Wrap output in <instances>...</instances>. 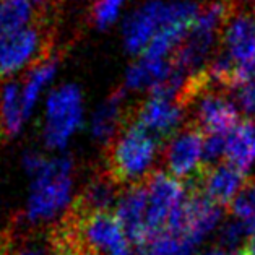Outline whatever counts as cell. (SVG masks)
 Returning a JSON list of instances; mask_svg holds the SVG:
<instances>
[{
	"instance_id": "obj_1",
	"label": "cell",
	"mask_w": 255,
	"mask_h": 255,
	"mask_svg": "<svg viewBox=\"0 0 255 255\" xmlns=\"http://www.w3.org/2000/svg\"><path fill=\"white\" fill-rule=\"evenodd\" d=\"M158 148V141L146 130L130 122L104 148L103 169L119 187L141 184L153 172Z\"/></svg>"
},
{
	"instance_id": "obj_2",
	"label": "cell",
	"mask_w": 255,
	"mask_h": 255,
	"mask_svg": "<svg viewBox=\"0 0 255 255\" xmlns=\"http://www.w3.org/2000/svg\"><path fill=\"white\" fill-rule=\"evenodd\" d=\"M73 159L62 156L47 159L42 169L33 176L26 211L21 216L29 226L46 225L72 203Z\"/></svg>"
},
{
	"instance_id": "obj_3",
	"label": "cell",
	"mask_w": 255,
	"mask_h": 255,
	"mask_svg": "<svg viewBox=\"0 0 255 255\" xmlns=\"http://www.w3.org/2000/svg\"><path fill=\"white\" fill-rule=\"evenodd\" d=\"M51 57V28L29 24L0 33V80Z\"/></svg>"
},
{
	"instance_id": "obj_4",
	"label": "cell",
	"mask_w": 255,
	"mask_h": 255,
	"mask_svg": "<svg viewBox=\"0 0 255 255\" xmlns=\"http://www.w3.org/2000/svg\"><path fill=\"white\" fill-rule=\"evenodd\" d=\"M83 121V98L77 85H62L46 103L44 140L49 148H64Z\"/></svg>"
},
{
	"instance_id": "obj_5",
	"label": "cell",
	"mask_w": 255,
	"mask_h": 255,
	"mask_svg": "<svg viewBox=\"0 0 255 255\" xmlns=\"http://www.w3.org/2000/svg\"><path fill=\"white\" fill-rule=\"evenodd\" d=\"M223 211L200 192L189 190L182 203L172 211L166 229L195 247L221 221Z\"/></svg>"
},
{
	"instance_id": "obj_6",
	"label": "cell",
	"mask_w": 255,
	"mask_h": 255,
	"mask_svg": "<svg viewBox=\"0 0 255 255\" xmlns=\"http://www.w3.org/2000/svg\"><path fill=\"white\" fill-rule=\"evenodd\" d=\"M148 207L146 228L150 234L163 231L169 216L184 200V185L179 179L164 171H153L145 180Z\"/></svg>"
},
{
	"instance_id": "obj_7",
	"label": "cell",
	"mask_w": 255,
	"mask_h": 255,
	"mask_svg": "<svg viewBox=\"0 0 255 255\" xmlns=\"http://www.w3.org/2000/svg\"><path fill=\"white\" fill-rule=\"evenodd\" d=\"M223 44L229 60L238 70L239 80L255 73V15L239 11L228 18L223 31ZM236 83V85H238ZM234 85V86H236ZM233 86V88H234Z\"/></svg>"
},
{
	"instance_id": "obj_8",
	"label": "cell",
	"mask_w": 255,
	"mask_h": 255,
	"mask_svg": "<svg viewBox=\"0 0 255 255\" xmlns=\"http://www.w3.org/2000/svg\"><path fill=\"white\" fill-rule=\"evenodd\" d=\"M249 177L228 163L203 166L198 174L187 182L189 190L200 192L218 207L231 205L236 195L244 187Z\"/></svg>"
},
{
	"instance_id": "obj_9",
	"label": "cell",
	"mask_w": 255,
	"mask_h": 255,
	"mask_svg": "<svg viewBox=\"0 0 255 255\" xmlns=\"http://www.w3.org/2000/svg\"><path fill=\"white\" fill-rule=\"evenodd\" d=\"M203 140L205 135L198 128L187 126L167 141L166 166L171 176L185 179L189 182L194 179L203 164Z\"/></svg>"
},
{
	"instance_id": "obj_10",
	"label": "cell",
	"mask_w": 255,
	"mask_h": 255,
	"mask_svg": "<svg viewBox=\"0 0 255 255\" xmlns=\"http://www.w3.org/2000/svg\"><path fill=\"white\" fill-rule=\"evenodd\" d=\"M182 121L184 109L176 101L150 96L136 109L132 122L146 130L158 145H164L177 133Z\"/></svg>"
},
{
	"instance_id": "obj_11",
	"label": "cell",
	"mask_w": 255,
	"mask_h": 255,
	"mask_svg": "<svg viewBox=\"0 0 255 255\" xmlns=\"http://www.w3.org/2000/svg\"><path fill=\"white\" fill-rule=\"evenodd\" d=\"M169 8L161 0H148L124 23V44L130 54H143L154 34L167 21Z\"/></svg>"
},
{
	"instance_id": "obj_12",
	"label": "cell",
	"mask_w": 255,
	"mask_h": 255,
	"mask_svg": "<svg viewBox=\"0 0 255 255\" xmlns=\"http://www.w3.org/2000/svg\"><path fill=\"white\" fill-rule=\"evenodd\" d=\"M146 207L148 197L145 182L126 187L117 200L116 216L119 218L126 236L136 246L151 236L146 228Z\"/></svg>"
},
{
	"instance_id": "obj_13",
	"label": "cell",
	"mask_w": 255,
	"mask_h": 255,
	"mask_svg": "<svg viewBox=\"0 0 255 255\" xmlns=\"http://www.w3.org/2000/svg\"><path fill=\"white\" fill-rule=\"evenodd\" d=\"M119 185L104 172V169H101L93 174L83 190L73 198L70 208L78 213L109 211V208L119 200Z\"/></svg>"
},
{
	"instance_id": "obj_14",
	"label": "cell",
	"mask_w": 255,
	"mask_h": 255,
	"mask_svg": "<svg viewBox=\"0 0 255 255\" xmlns=\"http://www.w3.org/2000/svg\"><path fill=\"white\" fill-rule=\"evenodd\" d=\"M124 90L113 93L104 103L99 104L91 119V133L93 136L103 143V146H109L119 135V130L128 122V113L124 108Z\"/></svg>"
},
{
	"instance_id": "obj_15",
	"label": "cell",
	"mask_w": 255,
	"mask_h": 255,
	"mask_svg": "<svg viewBox=\"0 0 255 255\" xmlns=\"http://www.w3.org/2000/svg\"><path fill=\"white\" fill-rule=\"evenodd\" d=\"M226 163L239 171L247 172V169L255 161V122L239 121L231 132L226 135L225 146Z\"/></svg>"
},
{
	"instance_id": "obj_16",
	"label": "cell",
	"mask_w": 255,
	"mask_h": 255,
	"mask_svg": "<svg viewBox=\"0 0 255 255\" xmlns=\"http://www.w3.org/2000/svg\"><path fill=\"white\" fill-rule=\"evenodd\" d=\"M172 62L166 59L141 57L128 67L126 75V86L128 90H153L154 86L164 82L172 73Z\"/></svg>"
},
{
	"instance_id": "obj_17",
	"label": "cell",
	"mask_w": 255,
	"mask_h": 255,
	"mask_svg": "<svg viewBox=\"0 0 255 255\" xmlns=\"http://www.w3.org/2000/svg\"><path fill=\"white\" fill-rule=\"evenodd\" d=\"M0 119L7 140L20 132L26 119L21 104V85L13 80L5 83L0 91Z\"/></svg>"
},
{
	"instance_id": "obj_18",
	"label": "cell",
	"mask_w": 255,
	"mask_h": 255,
	"mask_svg": "<svg viewBox=\"0 0 255 255\" xmlns=\"http://www.w3.org/2000/svg\"><path fill=\"white\" fill-rule=\"evenodd\" d=\"M55 72H57V59L55 57H47L46 60L31 67L26 82L21 86V104H23L24 117H28L31 114V111H33L36 101L39 99L42 90L55 77Z\"/></svg>"
},
{
	"instance_id": "obj_19",
	"label": "cell",
	"mask_w": 255,
	"mask_h": 255,
	"mask_svg": "<svg viewBox=\"0 0 255 255\" xmlns=\"http://www.w3.org/2000/svg\"><path fill=\"white\" fill-rule=\"evenodd\" d=\"M36 23L33 0H2L0 2V33L26 28Z\"/></svg>"
},
{
	"instance_id": "obj_20",
	"label": "cell",
	"mask_w": 255,
	"mask_h": 255,
	"mask_svg": "<svg viewBox=\"0 0 255 255\" xmlns=\"http://www.w3.org/2000/svg\"><path fill=\"white\" fill-rule=\"evenodd\" d=\"M231 211L244 223L249 234L255 233V179H249L231 203Z\"/></svg>"
},
{
	"instance_id": "obj_21",
	"label": "cell",
	"mask_w": 255,
	"mask_h": 255,
	"mask_svg": "<svg viewBox=\"0 0 255 255\" xmlns=\"http://www.w3.org/2000/svg\"><path fill=\"white\" fill-rule=\"evenodd\" d=\"M126 0H96L93 8V20L99 29L111 26L121 13V8Z\"/></svg>"
},
{
	"instance_id": "obj_22",
	"label": "cell",
	"mask_w": 255,
	"mask_h": 255,
	"mask_svg": "<svg viewBox=\"0 0 255 255\" xmlns=\"http://www.w3.org/2000/svg\"><path fill=\"white\" fill-rule=\"evenodd\" d=\"M234 93L236 103L247 116H255V73L234 86L231 90Z\"/></svg>"
},
{
	"instance_id": "obj_23",
	"label": "cell",
	"mask_w": 255,
	"mask_h": 255,
	"mask_svg": "<svg viewBox=\"0 0 255 255\" xmlns=\"http://www.w3.org/2000/svg\"><path fill=\"white\" fill-rule=\"evenodd\" d=\"M246 236H249V231L244 223H241L239 220L231 221L223 226L220 233V242H221V246L226 249H236L244 241Z\"/></svg>"
},
{
	"instance_id": "obj_24",
	"label": "cell",
	"mask_w": 255,
	"mask_h": 255,
	"mask_svg": "<svg viewBox=\"0 0 255 255\" xmlns=\"http://www.w3.org/2000/svg\"><path fill=\"white\" fill-rule=\"evenodd\" d=\"M226 135H205L203 140V164L211 166L215 161L225 154Z\"/></svg>"
},
{
	"instance_id": "obj_25",
	"label": "cell",
	"mask_w": 255,
	"mask_h": 255,
	"mask_svg": "<svg viewBox=\"0 0 255 255\" xmlns=\"http://www.w3.org/2000/svg\"><path fill=\"white\" fill-rule=\"evenodd\" d=\"M203 255H249V252L246 251V247L241 249V251H236L233 254L223 251V249H213V251H208L207 254H203Z\"/></svg>"
},
{
	"instance_id": "obj_26",
	"label": "cell",
	"mask_w": 255,
	"mask_h": 255,
	"mask_svg": "<svg viewBox=\"0 0 255 255\" xmlns=\"http://www.w3.org/2000/svg\"><path fill=\"white\" fill-rule=\"evenodd\" d=\"M246 251L249 252V255H255V233L249 238L247 244H246Z\"/></svg>"
},
{
	"instance_id": "obj_27",
	"label": "cell",
	"mask_w": 255,
	"mask_h": 255,
	"mask_svg": "<svg viewBox=\"0 0 255 255\" xmlns=\"http://www.w3.org/2000/svg\"><path fill=\"white\" fill-rule=\"evenodd\" d=\"M226 2L229 3V7L234 3V5H242V3H246V5H255V0H226Z\"/></svg>"
},
{
	"instance_id": "obj_28",
	"label": "cell",
	"mask_w": 255,
	"mask_h": 255,
	"mask_svg": "<svg viewBox=\"0 0 255 255\" xmlns=\"http://www.w3.org/2000/svg\"><path fill=\"white\" fill-rule=\"evenodd\" d=\"M7 140V136H5V133H3V128H2V119H0V145Z\"/></svg>"
},
{
	"instance_id": "obj_29",
	"label": "cell",
	"mask_w": 255,
	"mask_h": 255,
	"mask_svg": "<svg viewBox=\"0 0 255 255\" xmlns=\"http://www.w3.org/2000/svg\"><path fill=\"white\" fill-rule=\"evenodd\" d=\"M117 255H135V254H133V252H130V251H124V252L117 254Z\"/></svg>"
},
{
	"instance_id": "obj_30",
	"label": "cell",
	"mask_w": 255,
	"mask_h": 255,
	"mask_svg": "<svg viewBox=\"0 0 255 255\" xmlns=\"http://www.w3.org/2000/svg\"><path fill=\"white\" fill-rule=\"evenodd\" d=\"M0 2H2V0H0Z\"/></svg>"
}]
</instances>
